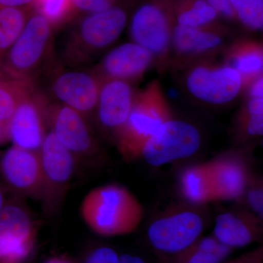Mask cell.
Wrapping results in <instances>:
<instances>
[{"mask_svg": "<svg viewBox=\"0 0 263 263\" xmlns=\"http://www.w3.org/2000/svg\"><path fill=\"white\" fill-rule=\"evenodd\" d=\"M35 87L34 83L5 79L0 81V123L9 122L19 104Z\"/></svg>", "mask_w": 263, "mask_h": 263, "instance_id": "484cf974", "label": "cell"}, {"mask_svg": "<svg viewBox=\"0 0 263 263\" xmlns=\"http://www.w3.org/2000/svg\"><path fill=\"white\" fill-rule=\"evenodd\" d=\"M8 126L9 122L0 123V144L10 140Z\"/></svg>", "mask_w": 263, "mask_h": 263, "instance_id": "d590c367", "label": "cell"}, {"mask_svg": "<svg viewBox=\"0 0 263 263\" xmlns=\"http://www.w3.org/2000/svg\"><path fill=\"white\" fill-rule=\"evenodd\" d=\"M179 187L183 199L194 206L217 201L207 162L193 164L183 169L179 176Z\"/></svg>", "mask_w": 263, "mask_h": 263, "instance_id": "7402d4cb", "label": "cell"}, {"mask_svg": "<svg viewBox=\"0 0 263 263\" xmlns=\"http://www.w3.org/2000/svg\"><path fill=\"white\" fill-rule=\"evenodd\" d=\"M230 36L229 28L219 22L200 27L176 24L167 71L184 70L194 64L214 60L231 42Z\"/></svg>", "mask_w": 263, "mask_h": 263, "instance_id": "8992f818", "label": "cell"}, {"mask_svg": "<svg viewBox=\"0 0 263 263\" xmlns=\"http://www.w3.org/2000/svg\"><path fill=\"white\" fill-rule=\"evenodd\" d=\"M137 92L133 84L119 80H103L94 116L103 132L116 138L127 122Z\"/></svg>", "mask_w": 263, "mask_h": 263, "instance_id": "5bb4252c", "label": "cell"}, {"mask_svg": "<svg viewBox=\"0 0 263 263\" xmlns=\"http://www.w3.org/2000/svg\"><path fill=\"white\" fill-rule=\"evenodd\" d=\"M133 1L135 0H70V3L75 19L81 15L98 13Z\"/></svg>", "mask_w": 263, "mask_h": 263, "instance_id": "f1b7e54d", "label": "cell"}, {"mask_svg": "<svg viewBox=\"0 0 263 263\" xmlns=\"http://www.w3.org/2000/svg\"><path fill=\"white\" fill-rule=\"evenodd\" d=\"M245 99L237 114L235 137L238 143L260 138L263 135V76L246 89Z\"/></svg>", "mask_w": 263, "mask_h": 263, "instance_id": "44dd1931", "label": "cell"}, {"mask_svg": "<svg viewBox=\"0 0 263 263\" xmlns=\"http://www.w3.org/2000/svg\"><path fill=\"white\" fill-rule=\"evenodd\" d=\"M245 199L249 210L261 219H263V181L262 177L252 175L246 189Z\"/></svg>", "mask_w": 263, "mask_h": 263, "instance_id": "f546056e", "label": "cell"}, {"mask_svg": "<svg viewBox=\"0 0 263 263\" xmlns=\"http://www.w3.org/2000/svg\"><path fill=\"white\" fill-rule=\"evenodd\" d=\"M233 250L222 245L213 235L200 236L184 250L168 255L167 263H221Z\"/></svg>", "mask_w": 263, "mask_h": 263, "instance_id": "603a6c76", "label": "cell"}, {"mask_svg": "<svg viewBox=\"0 0 263 263\" xmlns=\"http://www.w3.org/2000/svg\"><path fill=\"white\" fill-rule=\"evenodd\" d=\"M6 79L3 74L2 73L1 71H0V81L3 80V79Z\"/></svg>", "mask_w": 263, "mask_h": 263, "instance_id": "f35d334b", "label": "cell"}, {"mask_svg": "<svg viewBox=\"0 0 263 263\" xmlns=\"http://www.w3.org/2000/svg\"><path fill=\"white\" fill-rule=\"evenodd\" d=\"M223 62L241 77L243 93L259 76H263L262 41L241 37L231 41L223 51Z\"/></svg>", "mask_w": 263, "mask_h": 263, "instance_id": "d6986e66", "label": "cell"}, {"mask_svg": "<svg viewBox=\"0 0 263 263\" xmlns=\"http://www.w3.org/2000/svg\"><path fill=\"white\" fill-rule=\"evenodd\" d=\"M119 263H146L139 256L123 254L119 256Z\"/></svg>", "mask_w": 263, "mask_h": 263, "instance_id": "e575fe53", "label": "cell"}, {"mask_svg": "<svg viewBox=\"0 0 263 263\" xmlns=\"http://www.w3.org/2000/svg\"><path fill=\"white\" fill-rule=\"evenodd\" d=\"M176 24L200 27L219 22V15L205 0H175Z\"/></svg>", "mask_w": 263, "mask_h": 263, "instance_id": "cb8c5ba5", "label": "cell"}, {"mask_svg": "<svg viewBox=\"0 0 263 263\" xmlns=\"http://www.w3.org/2000/svg\"><path fill=\"white\" fill-rule=\"evenodd\" d=\"M207 163L217 201L241 200L252 176L243 155L237 152H226Z\"/></svg>", "mask_w": 263, "mask_h": 263, "instance_id": "e0dca14e", "label": "cell"}, {"mask_svg": "<svg viewBox=\"0 0 263 263\" xmlns=\"http://www.w3.org/2000/svg\"><path fill=\"white\" fill-rule=\"evenodd\" d=\"M42 172L43 205L48 214L60 209L75 172L76 158L48 132L38 150Z\"/></svg>", "mask_w": 263, "mask_h": 263, "instance_id": "8fae6325", "label": "cell"}, {"mask_svg": "<svg viewBox=\"0 0 263 263\" xmlns=\"http://www.w3.org/2000/svg\"><path fill=\"white\" fill-rule=\"evenodd\" d=\"M47 122L49 131L76 159L98 153V142L89 127V119L83 114L48 100Z\"/></svg>", "mask_w": 263, "mask_h": 263, "instance_id": "7c38bea8", "label": "cell"}, {"mask_svg": "<svg viewBox=\"0 0 263 263\" xmlns=\"http://www.w3.org/2000/svg\"><path fill=\"white\" fill-rule=\"evenodd\" d=\"M43 263H73L70 259L66 256H53L50 257Z\"/></svg>", "mask_w": 263, "mask_h": 263, "instance_id": "8d00e7d4", "label": "cell"}, {"mask_svg": "<svg viewBox=\"0 0 263 263\" xmlns=\"http://www.w3.org/2000/svg\"><path fill=\"white\" fill-rule=\"evenodd\" d=\"M57 62L54 28L32 10L23 31L2 57L0 71L6 79L35 84Z\"/></svg>", "mask_w": 263, "mask_h": 263, "instance_id": "7a4b0ae2", "label": "cell"}, {"mask_svg": "<svg viewBox=\"0 0 263 263\" xmlns=\"http://www.w3.org/2000/svg\"><path fill=\"white\" fill-rule=\"evenodd\" d=\"M57 29L74 19L70 0H37L34 9Z\"/></svg>", "mask_w": 263, "mask_h": 263, "instance_id": "83f0119b", "label": "cell"}, {"mask_svg": "<svg viewBox=\"0 0 263 263\" xmlns=\"http://www.w3.org/2000/svg\"><path fill=\"white\" fill-rule=\"evenodd\" d=\"M48 100L35 85L19 104L9 121V138L13 145L38 152L48 132Z\"/></svg>", "mask_w": 263, "mask_h": 263, "instance_id": "4fadbf2b", "label": "cell"}, {"mask_svg": "<svg viewBox=\"0 0 263 263\" xmlns=\"http://www.w3.org/2000/svg\"><path fill=\"white\" fill-rule=\"evenodd\" d=\"M43 77L46 87L40 90L48 100L70 107L88 119L94 116L103 82L94 70L65 67L58 62Z\"/></svg>", "mask_w": 263, "mask_h": 263, "instance_id": "52a82bcc", "label": "cell"}, {"mask_svg": "<svg viewBox=\"0 0 263 263\" xmlns=\"http://www.w3.org/2000/svg\"><path fill=\"white\" fill-rule=\"evenodd\" d=\"M84 263H119V255L110 247H100L88 254Z\"/></svg>", "mask_w": 263, "mask_h": 263, "instance_id": "4dcf8cb0", "label": "cell"}, {"mask_svg": "<svg viewBox=\"0 0 263 263\" xmlns=\"http://www.w3.org/2000/svg\"><path fill=\"white\" fill-rule=\"evenodd\" d=\"M32 10L19 8H0V57L22 32ZM1 62V61H0Z\"/></svg>", "mask_w": 263, "mask_h": 263, "instance_id": "d4e9b609", "label": "cell"}, {"mask_svg": "<svg viewBox=\"0 0 263 263\" xmlns=\"http://www.w3.org/2000/svg\"><path fill=\"white\" fill-rule=\"evenodd\" d=\"M80 212L85 224L95 234L116 237L134 233L144 211L130 190L109 183L90 190L83 199Z\"/></svg>", "mask_w": 263, "mask_h": 263, "instance_id": "3957f363", "label": "cell"}, {"mask_svg": "<svg viewBox=\"0 0 263 263\" xmlns=\"http://www.w3.org/2000/svg\"><path fill=\"white\" fill-rule=\"evenodd\" d=\"M175 0H138L128 22L131 41L146 48L160 74L167 72L173 31Z\"/></svg>", "mask_w": 263, "mask_h": 263, "instance_id": "5b68a950", "label": "cell"}, {"mask_svg": "<svg viewBox=\"0 0 263 263\" xmlns=\"http://www.w3.org/2000/svg\"><path fill=\"white\" fill-rule=\"evenodd\" d=\"M227 263H263V248L259 247Z\"/></svg>", "mask_w": 263, "mask_h": 263, "instance_id": "d6a6232c", "label": "cell"}, {"mask_svg": "<svg viewBox=\"0 0 263 263\" xmlns=\"http://www.w3.org/2000/svg\"><path fill=\"white\" fill-rule=\"evenodd\" d=\"M237 22L251 32L263 28V0H230Z\"/></svg>", "mask_w": 263, "mask_h": 263, "instance_id": "4316f807", "label": "cell"}, {"mask_svg": "<svg viewBox=\"0 0 263 263\" xmlns=\"http://www.w3.org/2000/svg\"><path fill=\"white\" fill-rule=\"evenodd\" d=\"M196 207L180 208L156 218L147 229L150 245L157 252L173 255L193 245L205 228L203 216Z\"/></svg>", "mask_w": 263, "mask_h": 263, "instance_id": "30bf717a", "label": "cell"}, {"mask_svg": "<svg viewBox=\"0 0 263 263\" xmlns=\"http://www.w3.org/2000/svg\"><path fill=\"white\" fill-rule=\"evenodd\" d=\"M208 4L215 10L219 18L229 22H237L236 16L230 0H205Z\"/></svg>", "mask_w": 263, "mask_h": 263, "instance_id": "1f68e13d", "label": "cell"}, {"mask_svg": "<svg viewBox=\"0 0 263 263\" xmlns=\"http://www.w3.org/2000/svg\"><path fill=\"white\" fill-rule=\"evenodd\" d=\"M4 205V197H3V193H2L1 190H0V211L2 210Z\"/></svg>", "mask_w": 263, "mask_h": 263, "instance_id": "74e56055", "label": "cell"}, {"mask_svg": "<svg viewBox=\"0 0 263 263\" xmlns=\"http://www.w3.org/2000/svg\"><path fill=\"white\" fill-rule=\"evenodd\" d=\"M152 66H155V60L152 53L131 41L112 48L92 70L102 81L112 79L133 84Z\"/></svg>", "mask_w": 263, "mask_h": 263, "instance_id": "9a60e30c", "label": "cell"}, {"mask_svg": "<svg viewBox=\"0 0 263 263\" xmlns=\"http://www.w3.org/2000/svg\"><path fill=\"white\" fill-rule=\"evenodd\" d=\"M36 230L28 213L15 204L4 205L0 211V243L14 250H32Z\"/></svg>", "mask_w": 263, "mask_h": 263, "instance_id": "ffe728a7", "label": "cell"}, {"mask_svg": "<svg viewBox=\"0 0 263 263\" xmlns=\"http://www.w3.org/2000/svg\"><path fill=\"white\" fill-rule=\"evenodd\" d=\"M183 71L185 89L200 103L228 105L243 93L240 74L224 63L209 60L194 64Z\"/></svg>", "mask_w": 263, "mask_h": 263, "instance_id": "ba28073f", "label": "cell"}, {"mask_svg": "<svg viewBox=\"0 0 263 263\" xmlns=\"http://www.w3.org/2000/svg\"><path fill=\"white\" fill-rule=\"evenodd\" d=\"M3 177L12 188L28 196L41 199L43 179L38 152L13 145L2 158Z\"/></svg>", "mask_w": 263, "mask_h": 263, "instance_id": "2e32d148", "label": "cell"}, {"mask_svg": "<svg viewBox=\"0 0 263 263\" xmlns=\"http://www.w3.org/2000/svg\"><path fill=\"white\" fill-rule=\"evenodd\" d=\"M213 235L230 248H242L262 238V219L247 210L221 213L216 216Z\"/></svg>", "mask_w": 263, "mask_h": 263, "instance_id": "ac0fdd59", "label": "cell"}, {"mask_svg": "<svg viewBox=\"0 0 263 263\" xmlns=\"http://www.w3.org/2000/svg\"><path fill=\"white\" fill-rule=\"evenodd\" d=\"M0 61H1V57H0Z\"/></svg>", "mask_w": 263, "mask_h": 263, "instance_id": "60d3db41", "label": "cell"}, {"mask_svg": "<svg viewBox=\"0 0 263 263\" xmlns=\"http://www.w3.org/2000/svg\"><path fill=\"white\" fill-rule=\"evenodd\" d=\"M137 1L81 15L72 21L57 51L59 63L80 68L91 63L122 35L127 27L130 9Z\"/></svg>", "mask_w": 263, "mask_h": 263, "instance_id": "6da1fadb", "label": "cell"}, {"mask_svg": "<svg viewBox=\"0 0 263 263\" xmlns=\"http://www.w3.org/2000/svg\"><path fill=\"white\" fill-rule=\"evenodd\" d=\"M201 144V133L196 126L172 117L146 142L141 158L149 165L161 167L193 157Z\"/></svg>", "mask_w": 263, "mask_h": 263, "instance_id": "9c48e42d", "label": "cell"}, {"mask_svg": "<svg viewBox=\"0 0 263 263\" xmlns=\"http://www.w3.org/2000/svg\"><path fill=\"white\" fill-rule=\"evenodd\" d=\"M173 117L160 81L154 79L137 92L127 122L116 138L119 154L127 161L141 158L147 141Z\"/></svg>", "mask_w": 263, "mask_h": 263, "instance_id": "277c9868", "label": "cell"}, {"mask_svg": "<svg viewBox=\"0 0 263 263\" xmlns=\"http://www.w3.org/2000/svg\"><path fill=\"white\" fill-rule=\"evenodd\" d=\"M0 263H12V262H0Z\"/></svg>", "mask_w": 263, "mask_h": 263, "instance_id": "ab89813d", "label": "cell"}, {"mask_svg": "<svg viewBox=\"0 0 263 263\" xmlns=\"http://www.w3.org/2000/svg\"><path fill=\"white\" fill-rule=\"evenodd\" d=\"M37 0H0V8H19L33 10Z\"/></svg>", "mask_w": 263, "mask_h": 263, "instance_id": "836d02e7", "label": "cell"}]
</instances>
